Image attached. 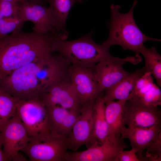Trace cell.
I'll list each match as a JSON object with an SVG mask.
<instances>
[{"mask_svg": "<svg viewBox=\"0 0 161 161\" xmlns=\"http://www.w3.org/2000/svg\"><path fill=\"white\" fill-rule=\"evenodd\" d=\"M27 1L35 4H39L43 6H45V4L46 0H26Z\"/></svg>", "mask_w": 161, "mask_h": 161, "instance_id": "obj_29", "label": "cell"}, {"mask_svg": "<svg viewBox=\"0 0 161 161\" xmlns=\"http://www.w3.org/2000/svg\"><path fill=\"white\" fill-rule=\"evenodd\" d=\"M126 100L105 102V114L108 126V139L116 143L121 140L120 132L124 125L123 122V109Z\"/></svg>", "mask_w": 161, "mask_h": 161, "instance_id": "obj_18", "label": "cell"}, {"mask_svg": "<svg viewBox=\"0 0 161 161\" xmlns=\"http://www.w3.org/2000/svg\"><path fill=\"white\" fill-rule=\"evenodd\" d=\"M3 144L2 140L0 137V161H6V159L2 149Z\"/></svg>", "mask_w": 161, "mask_h": 161, "instance_id": "obj_28", "label": "cell"}, {"mask_svg": "<svg viewBox=\"0 0 161 161\" xmlns=\"http://www.w3.org/2000/svg\"><path fill=\"white\" fill-rule=\"evenodd\" d=\"M46 107L50 131L67 139L80 112L59 106Z\"/></svg>", "mask_w": 161, "mask_h": 161, "instance_id": "obj_16", "label": "cell"}, {"mask_svg": "<svg viewBox=\"0 0 161 161\" xmlns=\"http://www.w3.org/2000/svg\"><path fill=\"white\" fill-rule=\"evenodd\" d=\"M91 31L78 39L67 41L53 35L51 45L52 52L61 55L71 65L94 69L100 61L111 57L110 47L95 42Z\"/></svg>", "mask_w": 161, "mask_h": 161, "instance_id": "obj_3", "label": "cell"}, {"mask_svg": "<svg viewBox=\"0 0 161 161\" xmlns=\"http://www.w3.org/2000/svg\"><path fill=\"white\" fill-rule=\"evenodd\" d=\"M16 114L26 128L29 137L50 131L46 107L40 99L19 100Z\"/></svg>", "mask_w": 161, "mask_h": 161, "instance_id": "obj_8", "label": "cell"}, {"mask_svg": "<svg viewBox=\"0 0 161 161\" xmlns=\"http://www.w3.org/2000/svg\"><path fill=\"white\" fill-rule=\"evenodd\" d=\"M17 15L24 22H32L36 33L49 34L55 29V21L49 7L27 1L19 5Z\"/></svg>", "mask_w": 161, "mask_h": 161, "instance_id": "obj_13", "label": "cell"}, {"mask_svg": "<svg viewBox=\"0 0 161 161\" xmlns=\"http://www.w3.org/2000/svg\"><path fill=\"white\" fill-rule=\"evenodd\" d=\"M19 100L0 87V132L7 121L16 114Z\"/></svg>", "mask_w": 161, "mask_h": 161, "instance_id": "obj_23", "label": "cell"}, {"mask_svg": "<svg viewBox=\"0 0 161 161\" xmlns=\"http://www.w3.org/2000/svg\"><path fill=\"white\" fill-rule=\"evenodd\" d=\"M123 114V124L128 127L147 128L161 124V111L158 106L146 105L134 98L126 101Z\"/></svg>", "mask_w": 161, "mask_h": 161, "instance_id": "obj_9", "label": "cell"}, {"mask_svg": "<svg viewBox=\"0 0 161 161\" xmlns=\"http://www.w3.org/2000/svg\"><path fill=\"white\" fill-rule=\"evenodd\" d=\"M140 55L121 58L113 56L100 61L94 67V70L100 91L103 95L104 91L125 78L130 74L123 68V65L129 62L134 65L140 63Z\"/></svg>", "mask_w": 161, "mask_h": 161, "instance_id": "obj_7", "label": "cell"}, {"mask_svg": "<svg viewBox=\"0 0 161 161\" xmlns=\"http://www.w3.org/2000/svg\"><path fill=\"white\" fill-rule=\"evenodd\" d=\"M69 77L83 106L93 103L98 96L102 95L94 69L71 65Z\"/></svg>", "mask_w": 161, "mask_h": 161, "instance_id": "obj_10", "label": "cell"}, {"mask_svg": "<svg viewBox=\"0 0 161 161\" xmlns=\"http://www.w3.org/2000/svg\"><path fill=\"white\" fill-rule=\"evenodd\" d=\"M132 98L147 105L161 106V90L154 83L152 76L150 73L145 72L137 80L128 100Z\"/></svg>", "mask_w": 161, "mask_h": 161, "instance_id": "obj_17", "label": "cell"}, {"mask_svg": "<svg viewBox=\"0 0 161 161\" xmlns=\"http://www.w3.org/2000/svg\"><path fill=\"white\" fill-rule=\"evenodd\" d=\"M52 35L22 30L0 36V83L14 71L52 52Z\"/></svg>", "mask_w": 161, "mask_h": 161, "instance_id": "obj_2", "label": "cell"}, {"mask_svg": "<svg viewBox=\"0 0 161 161\" xmlns=\"http://www.w3.org/2000/svg\"><path fill=\"white\" fill-rule=\"evenodd\" d=\"M161 134V124L154 125L149 128L126 127L124 125L122 128L120 139H128L131 148L136 151L139 158L145 150L159 137Z\"/></svg>", "mask_w": 161, "mask_h": 161, "instance_id": "obj_15", "label": "cell"}, {"mask_svg": "<svg viewBox=\"0 0 161 161\" xmlns=\"http://www.w3.org/2000/svg\"><path fill=\"white\" fill-rule=\"evenodd\" d=\"M136 151L133 148L129 151H124L119 155L117 161H140L136 154Z\"/></svg>", "mask_w": 161, "mask_h": 161, "instance_id": "obj_27", "label": "cell"}, {"mask_svg": "<svg viewBox=\"0 0 161 161\" xmlns=\"http://www.w3.org/2000/svg\"><path fill=\"white\" fill-rule=\"evenodd\" d=\"M145 153L139 158L140 161H161V134L146 149Z\"/></svg>", "mask_w": 161, "mask_h": 161, "instance_id": "obj_25", "label": "cell"}, {"mask_svg": "<svg viewBox=\"0 0 161 161\" xmlns=\"http://www.w3.org/2000/svg\"><path fill=\"white\" fill-rule=\"evenodd\" d=\"M24 22L17 15L0 19V36L22 30Z\"/></svg>", "mask_w": 161, "mask_h": 161, "instance_id": "obj_24", "label": "cell"}, {"mask_svg": "<svg viewBox=\"0 0 161 161\" xmlns=\"http://www.w3.org/2000/svg\"><path fill=\"white\" fill-rule=\"evenodd\" d=\"M21 151L31 161H65L68 149L67 139L50 131L30 137Z\"/></svg>", "mask_w": 161, "mask_h": 161, "instance_id": "obj_5", "label": "cell"}, {"mask_svg": "<svg viewBox=\"0 0 161 161\" xmlns=\"http://www.w3.org/2000/svg\"><path fill=\"white\" fill-rule=\"evenodd\" d=\"M40 99L46 107L59 106L80 112L83 106L69 78L53 86Z\"/></svg>", "mask_w": 161, "mask_h": 161, "instance_id": "obj_14", "label": "cell"}, {"mask_svg": "<svg viewBox=\"0 0 161 161\" xmlns=\"http://www.w3.org/2000/svg\"><path fill=\"white\" fill-rule=\"evenodd\" d=\"M55 53L14 71L0 87L19 100L41 99L53 86L69 78L70 65Z\"/></svg>", "mask_w": 161, "mask_h": 161, "instance_id": "obj_1", "label": "cell"}, {"mask_svg": "<svg viewBox=\"0 0 161 161\" xmlns=\"http://www.w3.org/2000/svg\"></svg>", "mask_w": 161, "mask_h": 161, "instance_id": "obj_31", "label": "cell"}, {"mask_svg": "<svg viewBox=\"0 0 161 161\" xmlns=\"http://www.w3.org/2000/svg\"><path fill=\"white\" fill-rule=\"evenodd\" d=\"M93 103H86L82 106L80 117L67 139L68 149L76 151L83 145L88 148L99 142L94 137L93 134Z\"/></svg>", "mask_w": 161, "mask_h": 161, "instance_id": "obj_12", "label": "cell"}, {"mask_svg": "<svg viewBox=\"0 0 161 161\" xmlns=\"http://www.w3.org/2000/svg\"><path fill=\"white\" fill-rule=\"evenodd\" d=\"M0 137L7 161H27L19 152L26 147L30 138L26 128L16 114L5 124Z\"/></svg>", "mask_w": 161, "mask_h": 161, "instance_id": "obj_6", "label": "cell"}, {"mask_svg": "<svg viewBox=\"0 0 161 161\" xmlns=\"http://www.w3.org/2000/svg\"><path fill=\"white\" fill-rule=\"evenodd\" d=\"M128 147L124 140L114 143L107 139L95 143L83 151H67L65 161H117L119 155Z\"/></svg>", "mask_w": 161, "mask_h": 161, "instance_id": "obj_11", "label": "cell"}, {"mask_svg": "<svg viewBox=\"0 0 161 161\" xmlns=\"http://www.w3.org/2000/svg\"><path fill=\"white\" fill-rule=\"evenodd\" d=\"M143 56L145 60V72L152 75L157 81V84L161 87V56L155 47L147 48L143 45L140 53Z\"/></svg>", "mask_w": 161, "mask_h": 161, "instance_id": "obj_22", "label": "cell"}, {"mask_svg": "<svg viewBox=\"0 0 161 161\" xmlns=\"http://www.w3.org/2000/svg\"><path fill=\"white\" fill-rule=\"evenodd\" d=\"M55 19L56 25L52 32L60 38L65 40L69 33L66 29L67 16L73 6L76 3H81L83 0H46Z\"/></svg>", "mask_w": 161, "mask_h": 161, "instance_id": "obj_20", "label": "cell"}, {"mask_svg": "<svg viewBox=\"0 0 161 161\" xmlns=\"http://www.w3.org/2000/svg\"><path fill=\"white\" fill-rule=\"evenodd\" d=\"M93 136L100 142L108 139V126L105 114V103L102 95L98 96L93 103Z\"/></svg>", "mask_w": 161, "mask_h": 161, "instance_id": "obj_21", "label": "cell"}, {"mask_svg": "<svg viewBox=\"0 0 161 161\" xmlns=\"http://www.w3.org/2000/svg\"><path fill=\"white\" fill-rule=\"evenodd\" d=\"M18 7L17 3L0 0V19L17 15Z\"/></svg>", "mask_w": 161, "mask_h": 161, "instance_id": "obj_26", "label": "cell"}, {"mask_svg": "<svg viewBox=\"0 0 161 161\" xmlns=\"http://www.w3.org/2000/svg\"><path fill=\"white\" fill-rule=\"evenodd\" d=\"M144 72V66L136 69L117 83L105 90L102 95L104 102L115 100H127L137 81Z\"/></svg>", "mask_w": 161, "mask_h": 161, "instance_id": "obj_19", "label": "cell"}, {"mask_svg": "<svg viewBox=\"0 0 161 161\" xmlns=\"http://www.w3.org/2000/svg\"><path fill=\"white\" fill-rule=\"evenodd\" d=\"M2 1L13 2H20L21 3H24L27 1L26 0H0Z\"/></svg>", "mask_w": 161, "mask_h": 161, "instance_id": "obj_30", "label": "cell"}, {"mask_svg": "<svg viewBox=\"0 0 161 161\" xmlns=\"http://www.w3.org/2000/svg\"><path fill=\"white\" fill-rule=\"evenodd\" d=\"M137 1H134L131 7L126 13H120V7L117 5H110L111 18L107 23L109 34L107 39L102 44L111 47L119 45L125 50H131L135 55H139L143 43L148 41H160L161 40L146 36L136 24L133 16L134 8Z\"/></svg>", "mask_w": 161, "mask_h": 161, "instance_id": "obj_4", "label": "cell"}]
</instances>
